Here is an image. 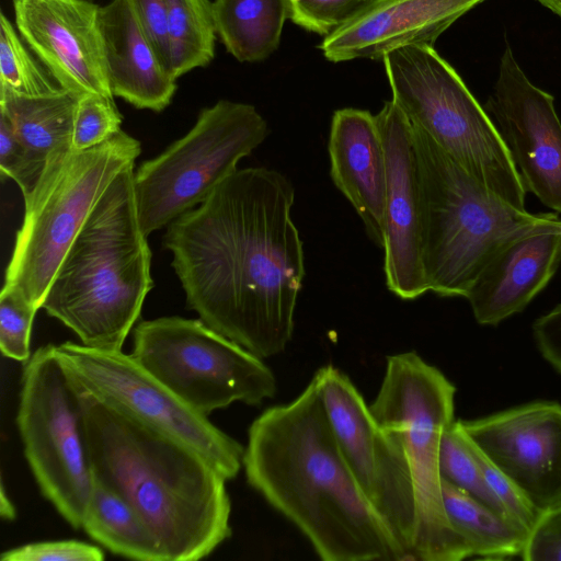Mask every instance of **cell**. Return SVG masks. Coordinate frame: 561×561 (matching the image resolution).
Masks as SVG:
<instances>
[{"mask_svg": "<svg viewBox=\"0 0 561 561\" xmlns=\"http://www.w3.org/2000/svg\"><path fill=\"white\" fill-rule=\"evenodd\" d=\"M456 387L414 352L387 357L369 410L407 457L416 499L414 561H461L469 550L450 525L443 502L439 445L454 422Z\"/></svg>", "mask_w": 561, "mask_h": 561, "instance_id": "obj_8", "label": "cell"}, {"mask_svg": "<svg viewBox=\"0 0 561 561\" xmlns=\"http://www.w3.org/2000/svg\"><path fill=\"white\" fill-rule=\"evenodd\" d=\"M561 255V219L504 244L470 286L468 299L478 323L496 325L520 312L549 283Z\"/></svg>", "mask_w": 561, "mask_h": 561, "instance_id": "obj_19", "label": "cell"}, {"mask_svg": "<svg viewBox=\"0 0 561 561\" xmlns=\"http://www.w3.org/2000/svg\"><path fill=\"white\" fill-rule=\"evenodd\" d=\"M0 88L19 95L41 96L64 88L35 58L16 27L0 14Z\"/></svg>", "mask_w": 561, "mask_h": 561, "instance_id": "obj_27", "label": "cell"}, {"mask_svg": "<svg viewBox=\"0 0 561 561\" xmlns=\"http://www.w3.org/2000/svg\"><path fill=\"white\" fill-rule=\"evenodd\" d=\"M328 150L334 185L359 216L369 239L382 249L387 161L376 115L354 107L335 111Z\"/></svg>", "mask_w": 561, "mask_h": 561, "instance_id": "obj_20", "label": "cell"}, {"mask_svg": "<svg viewBox=\"0 0 561 561\" xmlns=\"http://www.w3.org/2000/svg\"><path fill=\"white\" fill-rule=\"evenodd\" d=\"M134 164L102 194L61 261L42 308L81 344L122 351L153 286L138 217Z\"/></svg>", "mask_w": 561, "mask_h": 561, "instance_id": "obj_4", "label": "cell"}, {"mask_svg": "<svg viewBox=\"0 0 561 561\" xmlns=\"http://www.w3.org/2000/svg\"><path fill=\"white\" fill-rule=\"evenodd\" d=\"M439 473L443 480L508 518L502 503L490 488L459 420L451 422L442 434Z\"/></svg>", "mask_w": 561, "mask_h": 561, "instance_id": "obj_28", "label": "cell"}, {"mask_svg": "<svg viewBox=\"0 0 561 561\" xmlns=\"http://www.w3.org/2000/svg\"><path fill=\"white\" fill-rule=\"evenodd\" d=\"M141 152L140 142L119 130L85 150L71 146L53 152L28 196L16 232L4 286L42 308L69 247L114 179Z\"/></svg>", "mask_w": 561, "mask_h": 561, "instance_id": "obj_7", "label": "cell"}, {"mask_svg": "<svg viewBox=\"0 0 561 561\" xmlns=\"http://www.w3.org/2000/svg\"><path fill=\"white\" fill-rule=\"evenodd\" d=\"M37 310L20 290L3 285L0 295V348L5 357L22 363L28 360L32 324Z\"/></svg>", "mask_w": 561, "mask_h": 561, "instance_id": "obj_29", "label": "cell"}, {"mask_svg": "<svg viewBox=\"0 0 561 561\" xmlns=\"http://www.w3.org/2000/svg\"><path fill=\"white\" fill-rule=\"evenodd\" d=\"M373 0H293L289 19L298 26L327 36L350 21Z\"/></svg>", "mask_w": 561, "mask_h": 561, "instance_id": "obj_31", "label": "cell"}, {"mask_svg": "<svg viewBox=\"0 0 561 561\" xmlns=\"http://www.w3.org/2000/svg\"><path fill=\"white\" fill-rule=\"evenodd\" d=\"M520 558L525 561H561V505L540 515Z\"/></svg>", "mask_w": 561, "mask_h": 561, "instance_id": "obj_35", "label": "cell"}, {"mask_svg": "<svg viewBox=\"0 0 561 561\" xmlns=\"http://www.w3.org/2000/svg\"><path fill=\"white\" fill-rule=\"evenodd\" d=\"M537 1L561 18V0H537Z\"/></svg>", "mask_w": 561, "mask_h": 561, "instance_id": "obj_39", "label": "cell"}, {"mask_svg": "<svg viewBox=\"0 0 561 561\" xmlns=\"http://www.w3.org/2000/svg\"><path fill=\"white\" fill-rule=\"evenodd\" d=\"M99 25L113 95L136 108L163 111L176 91V79L145 33L130 0L100 5Z\"/></svg>", "mask_w": 561, "mask_h": 561, "instance_id": "obj_21", "label": "cell"}, {"mask_svg": "<svg viewBox=\"0 0 561 561\" xmlns=\"http://www.w3.org/2000/svg\"><path fill=\"white\" fill-rule=\"evenodd\" d=\"M130 2L145 33L171 72L165 0H130Z\"/></svg>", "mask_w": 561, "mask_h": 561, "instance_id": "obj_36", "label": "cell"}, {"mask_svg": "<svg viewBox=\"0 0 561 561\" xmlns=\"http://www.w3.org/2000/svg\"><path fill=\"white\" fill-rule=\"evenodd\" d=\"M484 0H373L319 48L332 62L379 59L408 45H431Z\"/></svg>", "mask_w": 561, "mask_h": 561, "instance_id": "obj_18", "label": "cell"}, {"mask_svg": "<svg viewBox=\"0 0 561 561\" xmlns=\"http://www.w3.org/2000/svg\"><path fill=\"white\" fill-rule=\"evenodd\" d=\"M0 514L4 519H13L15 517V508L5 493L3 483H1L0 490Z\"/></svg>", "mask_w": 561, "mask_h": 561, "instance_id": "obj_38", "label": "cell"}, {"mask_svg": "<svg viewBox=\"0 0 561 561\" xmlns=\"http://www.w3.org/2000/svg\"><path fill=\"white\" fill-rule=\"evenodd\" d=\"M442 495L447 518L466 543L470 558L522 557L529 531L443 479Z\"/></svg>", "mask_w": 561, "mask_h": 561, "instance_id": "obj_25", "label": "cell"}, {"mask_svg": "<svg viewBox=\"0 0 561 561\" xmlns=\"http://www.w3.org/2000/svg\"><path fill=\"white\" fill-rule=\"evenodd\" d=\"M485 111L499 129L526 191L561 213V121L554 99L535 85L510 45Z\"/></svg>", "mask_w": 561, "mask_h": 561, "instance_id": "obj_14", "label": "cell"}, {"mask_svg": "<svg viewBox=\"0 0 561 561\" xmlns=\"http://www.w3.org/2000/svg\"><path fill=\"white\" fill-rule=\"evenodd\" d=\"M312 379L359 489L402 547L407 561H414L416 499L402 447L378 424L357 388L339 368L323 366Z\"/></svg>", "mask_w": 561, "mask_h": 561, "instance_id": "obj_13", "label": "cell"}, {"mask_svg": "<svg viewBox=\"0 0 561 561\" xmlns=\"http://www.w3.org/2000/svg\"><path fill=\"white\" fill-rule=\"evenodd\" d=\"M79 98L66 89L41 96H24L0 88V111L9 117L41 173L53 152L71 146Z\"/></svg>", "mask_w": 561, "mask_h": 561, "instance_id": "obj_22", "label": "cell"}, {"mask_svg": "<svg viewBox=\"0 0 561 561\" xmlns=\"http://www.w3.org/2000/svg\"><path fill=\"white\" fill-rule=\"evenodd\" d=\"M412 129L422 188V266L427 289L442 297H465L504 244L556 214H531L512 206L422 129L413 125Z\"/></svg>", "mask_w": 561, "mask_h": 561, "instance_id": "obj_5", "label": "cell"}, {"mask_svg": "<svg viewBox=\"0 0 561 561\" xmlns=\"http://www.w3.org/2000/svg\"><path fill=\"white\" fill-rule=\"evenodd\" d=\"M267 135L266 121L251 104L220 100L203 108L188 133L134 172L144 233L203 203Z\"/></svg>", "mask_w": 561, "mask_h": 561, "instance_id": "obj_9", "label": "cell"}, {"mask_svg": "<svg viewBox=\"0 0 561 561\" xmlns=\"http://www.w3.org/2000/svg\"><path fill=\"white\" fill-rule=\"evenodd\" d=\"M122 115L114 100L84 94L79 98L71 147L85 150L101 145L121 130Z\"/></svg>", "mask_w": 561, "mask_h": 561, "instance_id": "obj_30", "label": "cell"}, {"mask_svg": "<svg viewBox=\"0 0 561 561\" xmlns=\"http://www.w3.org/2000/svg\"><path fill=\"white\" fill-rule=\"evenodd\" d=\"M171 72L181 76L211 62L216 28L209 0H165Z\"/></svg>", "mask_w": 561, "mask_h": 561, "instance_id": "obj_26", "label": "cell"}, {"mask_svg": "<svg viewBox=\"0 0 561 561\" xmlns=\"http://www.w3.org/2000/svg\"><path fill=\"white\" fill-rule=\"evenodd\" d=\"M101 548L78 540L41 541L1 554L2 561H102Z\"/></svg>", "mask_w": 561, "mask_h": 561, "instance_id": "obj_34", "label": "cell"}, {"mask_svg": "<svg viewBox=\"0 0 561 561\" xmlns=\"http://www.w3.org/2000/svg\"><path fill=\"white\" fill-rule=\"evenodd\" d=\"M294 202L279 171L237 169L163 237L187 307L262 359L282 353L294 332L305 277Z\"/></svg>", "mask_w": 561, "mask_h": 561, "instance_id": "obj_1", "label": "cell"}, {"mask_svg": "<svg viewBox=\"0 0 561 561\" xmlns=\"http://www.w3.org/2000/svg\"><path fill=\"white\" fill-rule=\"evenodd\" d=\"M15 27L61 88L114 100L107 78L100 5L89 0H12Z\"/></svg>", "mask_w": 561, "mask_h": 561, "instance_id": "obj_17", "label": "cell"}, {"mask_svg": "<svg viewBox=\"0 0 561 561\" xmlns=\"http://www.w3.org/2000/svg\"><path fill=\"white\" fill-rule=\"evenodd\" d=\"M78 392L93 477L136 508L165 561L201 560L231 536L227 479L205 457Z\"/></svg>", "mask_w": 561, "mask_h": 561, "instance_id": "obj_3", "label": "cell"}, {"mask_svg": "<svg viewBox=\"0 0 561 561\" xmlns=\"http://www.w3.org/2000/svg\"><path fill=\"white\" fill-rule=\"evenodd\" d=\"M211 8L216 34L241 62L261 61L274 53L289 19L286 0H214Z\"/></svg>", "mask_w": 561, "mask_h": 561, "instance_id": "obj_23", "label": "cell"}, {"mask_svg": "<svg viewBox=\"0 0 561 561\" xmlns=\"http://www.w3.org/2000/svg\"><path fill=\"white\" fill-rule=\"evenodd\" d=\"M249 484L308 538L324 561H407L359 489L335 439L316 381L249 428Z\"/></svg>", "mask_w": 561, "mask_h": 561, "instance_id": "obj_2", "label": "cell"}, {"mask_svg": "<svg viewBox=\"0 0 561 561\" xmlns=\"http://www.w3.org/2000/svg\"><path fill=\"white\" fill-rule=\"evenodd\" d=\"M387 161L383 270L388 289L404 300L428 291L422 266L423 203L412 125L397 104L376 114Z\"/></svg>", "mask_w": 561, "mask_h": 561, "instance_id": "obj_16", "label": "cell"}, {"mask_svg": "<svg viewBox=\"0 0 561 561\" xmlns=\"http://www.w3.org/2000/svg\"><path fill=\"white\" fill-rule=\"evenodd\" d=\"M0 169L20 187L23 198L36 186L42 173L34 167L9 117L0 111Z\"/></svg>", "mask_w": 561, "mask_h": 561, "instance_id": "obj_33", "label": "cell"}, {"mask_svg": "<svg viewBox=\"0 0 561 561\" xmlns=\"http://www.w3.org/2000/svg\"><path fill=\"white\" fill-rule=\"evenodd\" d=\"M459 423L540 514L561 505L560 403L533 401Z\"/></svg>", "mask_w": 561, "mask_h": 561, "instance_id": "obj_15", "label": "cell"}, {"mask_svg": "<svg viewBox=\"0 0 561 561\" xmlns=\"http://www.w3.org/2000/svg\"><path fill=\"white\" fill-rule=\"evenodd\" d=\"M54 352L78 390L192 447L227 480L239 473L244 448L188 407L131 354L69 341L54 345Z\"/></svg>", "mask_w": 561, "mask_h": 561, "instance_id": "obj_12", "label": "cell"}, {"mask_svg": "<svg viewBox=\"0 0 561 561\" xmlns=\"http://www.w3.org/2000/svg\"><path fill=\"white\" fill-rule=\"evenodd\" d=\"M16 423L42 494L72 528H82L94 478L80 393L54 344L37 348L25 362Z\"/></svg>", "mask_w": 561, "mask_h": 561, "instance_id": "obj_11", "label": "cell"}, {"mask_svg": "<svg viewBox=\"0 0 561 561\" xmlns=\"http://www.w3.org/2000/svg\"><path fill=\"white\" fill-rule=\"evenodd\" d=\"M82 528L115 554L141 561H165L156 536L136 508L95 478Z\"/></svg>", "mask_w": 561, "mask_h": 561, "instance_id": "obj_24", "label": "cell"}, {"mask_svg": "<svg viewBox=\"0 0 561 561\" xmlns=\"http://www.w3.org/2000/svg\"><path fill=\"white\" fill-rule=\"evenodd\" d=\"M470 443L490 488L502 503L508 518L530 533L541 514L530 504L515 483L476 444L471 440Z\"/></svg>", "mask_w": 561, "mask_h": 561, "instance_id": "obj_32", "label": "cell"}, {"mask_svg": "<svg viewBox=\"0 0 561 561\" xmlns=\"http://www.w3.org/2000/svg\"><path fill=\"white\" fill-rule=\"evenodd\" d=\"M382 61L392 101L409 122L492 193L526 209V188L499 129L434 47L408 45Z\"/></svg>", "mask_w": 561, "mask_h": 561, "instance_id": "obj_6", "label": "cell"}, {"mask_svg": "<svg viewBox=\"0 0 561 561\" xmlns=\"http://www.w3.org/2000/svg\"><path fill=\"white\" fill-rule=\"evenodd\" d=\"M533 333L542 357L561 375V304L534 322Z\"/></svg>", "mask_w": 561, "mask_h": 561, "instance_id": "obj_37", "label": "cell"}, {"mask_svg": "<svg viewBox=\"0 0 561 561\" xmlns=\"http://www.w3.org/2000/svg\"><path fill=\"white\" fill-rule=\"evenodd\" d=\"M131 356L196 412L240 401L260 405L276 392L272 370L201 319L162 317L134 330Z\"/></svg>", "mask_w": 561, "mask_h": 561, "instance_id": "obj_10", "label": "cell"}]
</instances>
